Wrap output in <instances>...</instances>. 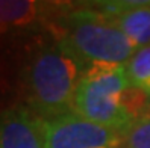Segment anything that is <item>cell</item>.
Wrapping results in <instances>:
<instances>
[{
  "instance_id": "1",
  "label": "cell",
  "mask_w": 150,
  "mask_h": 148,
  "mask_svg": "<svg viewBox=\"0 0 150 148\" xmlns=\"http://www.w3.org/2000/svg\"><path fill=\"white\" fill-rule=\"evenodd\" d=\"M83 64L59 44L40 51L26 69L30 109L42 119L73 114L74 95Z\"/></svg>"
},
{
  "instance_id": "9",
  "label": "cell",
  "mask_w": 150,
  "mask_h": 148,
  "mask_svg": "<svg viewBox=\"0 0 150 148\" xmlns=\"http://www.w3.org/2000/svg\"><path fill=\"white\" fill-rule=\"evenodd\" d=\"M121 137L126 148H150V115L135 119Z\"/></svg>"
},
{
  "instance_id": "7",
  "label": "cell",
  "mask_w": 150,
  "mask_h": 148,
  "mask_svg": "<svg viewBox=\"0 0 150 148\" xmlns=\"http://www.w3.org/2000/svg\"><path fill=\"white\" fill-rule=\"evenodd\" d=\"M42 5L35 0H0V33L38 20L46 9Z\"/></svg>"
},
{
  "instance_id": "6",
  "label": "cell",
  "mask_w": 150,
  "mask_h": 148,
  "mask_svg": "<svg viewBox=\"0 0 150 148\" xmlns=\"http://www.w3.org/2000/svg\"><path fill=\"white\" fill-rule=\"evenodd\" d=\"M97 9L118 26L135 48L150 46V0L103 2Z\"/></svg>"
},
{
  "instance_id": "2",
  "label": "cell",
  "mask_w": 150,
  "mask_h": 148,
  "mask_svg": "<svg viewBox=\"0 0 150 148\" xmlns=\"http://www.w3.org/2000/svg\"><path fill=\"white\" fill-rule=\"evenodd\" d=\"M59 46L90 65H125L137 50L108 15L93 8L61 17Z\"/></svg>"
},
{
  "instance_id": "5",
  "label": "cell",
  "mask_w": 150,
  "mask_h": 148,
  "mask_svg": "<svg viewBox=\"0 0 150 148\" xmlns=\"http://www.w3.org/2000/svg\"><path fill=\"white\" fill-rule=\"evenodd\" d=\"M0 148H46V119L30 107L8 110L0 119Z\"/></svg>"
},
{
  "instance_id": "4",
  "label": "cell",
  "mask_w": 150,
  "mask_h": 148,
  "mask_svg": "<svg viewBox=\"0 0 150 148\" xmlns=\"http://www.w3.org/2000/svg\"><path fill=\"white\" fill-rule=\"evenodd\" d=\"M121 133L67 114L46 121V148H118Z\"/></svg>"
},
{
  "instance_id": "8",
  "label": "cell",
  "mask_w": 150,
  "mask_h": 148,
  "mask_svg": "<svg viewBox=\"0 0 150 148\" xmlns=\"http://www.w3.org/2000/svg\"><path fill=\"white\" fill-rule=\"evenodd\" d=\"M125 68L130 85L150 97V46L137 48Z\"/></svg>"
},
{
  "instance_id": "3",
  "label": "cell",
  "mask_w": 150,
  "mask_h": 148,
  "mask_svg": "<svg viewBox=\"0 0 150 148\" xmlns=\"http://www.w3.org/2000/svg\"><path fill=\"white\" fill-rule=\"evenodd\" d=\"M129 86L132 85L125 65H90L79 80L73 112L94 124L123 133L134 123L120 103L121 92Z\"/></svg>"
}]
</instances>
